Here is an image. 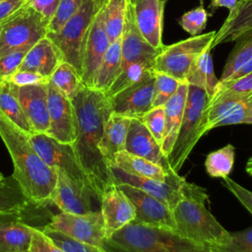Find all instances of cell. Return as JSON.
I'll return each mask as SVG.
<instances>
[{
  "instance_id": "e575fe53",
  "label": "cell",
  "mask_w": 252,
  "mask_h": 252,
  "mask_svg": "<svg viewBox=\"0 0 252 252\" xmlns=\"http://www.w3.org/2000/svg\"><path fill=\"white\" fill-rule=\"evenodd\" d=\"M152 70L153 67L145 62L130 63L121 69L118 76L104 94L107 97H111L141 81Z\"/></svg>"
},
{
  "instance_id": "9c48e42d",
  "label": "cell",
  "mask_w": 252,
  "mask_h": 252,
  "mask_svg": "<svg viewBox=\"0 0 252 252\" xmlns=\"http://www.w3.org/2000/svg\"><path fill=\"white\" fill-rule=\"evenodd\" d=\"M49 21L28 3L0 25V56L29 50L46 36Z\"/></svg>"
},
{
  "instance_id": "91938a15",
  "label": "cell",
  "mask_w": 252,
  "mask_h": 252,
  "mask_svg": "<svg viewBox=\"0 0 252 252\" xmlns=\"http://www.w3.org/2000/svg\"><path fill=\"white\" fill-rule=\"evenodd\" d=\"M0 1H1V0H0Z\"/></svg>"
},
{
  "instance_id": "6da1fadb",
  "label": "cell",
  "mask_w": 252,
  "mask_h": 252,
  "mask_svg": "<svg viewBox=\"0 0 252 252\" xmlns=\"http://www.w3.org/2000/svg\"><path fill=\"white\" fill-rule=\"evenodd\" d=\"M71 101L77 123L76 140L72 146L100 201L102 194L116 185L99 151L105 123L112 113L110 101L103 92L86 86L81 88Z\"/></svg>"
},
{
  "instance_id": "30bf717a",
  "label": "cell",
  "mask_w": 252,
  "mask_h": 252,
  "mask_svg": "<svg viewBox=\"0 0 252 252\" xmlns=\"http://www.w3.org/2000/svg\"><path fill=\"white\" fill-rule=\"evenodd\" d=\"M215 34L216 31H212L164 45L154 60L153 70L185 82L192 63L207 47H211Z\"/></svg>"
},
{
  "instance_id": "f546056e",
  "label": "cell",
  "mask_w": 252,
  "mask_h": 252,
  "mask_svg": "<svg viewBox=\"0 0 252 252\" xmlns=\"http://www.w3.org/2000/svg\"><path fill=\"white\" fill-rule=\"evenodd\" d=\"M121 37L110 42L94 79L93 87L105 93L121 70Z\"/></svg>"
},
{
  "instance_id": "8fae6325",
  "label": "cell",
  "mask_w": 252,
  "mask_h": 252,
  "mask_svg": "<svg viewBox=\"0 0 252 252\" xmlns=\"http://www.w3.org/2000/svg\"><path fill=\"white\" fill-rule=\"evenodd\" d=\"M29 136L34 150L49 167L64 172L72 180L94 192L76 157L72 144L60 143L45 133H33Z\"/></svg>"
},
{
  "instance_id": "ffe728a7",
  "label": "cell",
  "mask_w": 252,
  "mask_h": 252,
  "mask_svg": "<svg viewBox=\"0 0 252 252\" xmlns=\"http://www.w3.org/2000/svg\"><path fill=\"white\" fill-rule=\"evenodd\" d=\"M99 203L106 238L135 220L136 214L132 202L117 185L107 189Z\"/></svg>"
},
{
  "instance_id": "11a10c76",
  "label": "cell",
  "mask_w": 252,
  "mask_h": 252,
  "mask_svg": "<svg viewBox=\"0 0 252 252\" xmlns=\"http://www.w3.org/2000/svg\"><path fill=\"white\" fill-rule=\"evenodd\" d=\"M247 162H249V163H252V157H251V158L248 159V161H247Z\"/></svg>"
},
{
  "instance_id": "7a4b0ae2",
  "label": "cell",
  "mask_w": 252,
  "mask_h": 252,
  "mask_svg": "<svg viewBox=\"0 0 252 252\" xmlns=\"http://www.w3.org/2000/svg\"><path fill=\"white\" fill-rule=\"evenodd\" d=\"M0 138L12 158L13 177L28 200L49 204L57 181V173L34 150L30 136L17 127L0 110Z\"/></svg>"
},
{
  "instance_id": "f1b7e54d",
  "label": "cell",
  "mask_w": 252,
  "mask_h": 252,
  "mask_svg": "<svg viewBox=\"0 0 252 252\" xmlns=\"http://www.w3.org/2000/svg\"><path fill=\"white\" fill-rule=\"evenodd\" d=\"M112 165H115L121 170L135 176L148 177L161 181H165L169 174L174 172L166 171L155 162L142 157L130 154L125 150L115 156L114 163Z\"/></svg>"
},
{
  "instance_id": "f5cc1de1",
  "label": "cell",
  "mask_w": 252,
  "mask_h": 252,
  "mask_svg": "<svg viewBox=\"0 0 252 252\" xmlns=\"http://www.w3.org/2000/svg\"><path fill=\"white\" fill-rule=\"evenodd\" d=\"M252 72V60H250L249 62H247L245 65H243L240 69H238L228 80L226 81H230V80H234V79H237L239 77H242L248 73ZM224 82V81H223Z\"/></svg>"
},
{
  "instance_id": "ac0fdd59",
  "label": "cell",
  "mask_w": 252,
  "mask_h": 252,
  "mask_svg": "<svg viewBox=\"0 0 252 252\" xmlns=\"http://www.w3.org/2000/svg\"><path fill=\"white\" fill-rule=\"evenodd\" d=\"M159 51L154 48L140 32L135 23L132 5L127 0L125 24L121 35V69L133 62H145L153 67L154 60Z\"/></svg>"
},
{
  "instance_id": "6f0895ef",
  "label": "cell",
  "mask_w": 252,
  "mask_h": 252,
  "mask_svg": "<svg viewBox=\"0 0 252 252\" xmlns=\"http://www.w3.org/2000/svg\"><path fill=\"white\" fill-rule=\"evenodd\" d=\"M161 2H163V3H166L167 2V0H160Z\"/></svg>"
},
{
  "instance_id": "db71d44e",
  "label": "cell",
  "mask_w": 252,
  "mask_h": 252,
  "mask_svg": "<svg viewBox=\"0 0 252 252\" xmlns=\"http://www.w3.org/2000/svg\"><path fill=\"white\" fill-rule=\"evenodd\" d=\"M246 171H247V173H249L252 176V163L247 162V164H246Z\"/></svg>"
},
{
  "instance_id": "9a60e30c",
  "label": "cell",
  "mask_w": 252,
  "mask_h": 252,
  "mask_svg": "<svg viewBox=\"0 0 252 252\" xmlns=\"http://www.w3.org/2000/svg\"><path fill=\"white\" fill-rule=\"evenodd\" d=\"M155 72L150 71L141 81L108 97L112 112L130 118H142L153 108Z\"/></svg>"
},
{
  "instance_id": "c3c4849f",
  "label": "cell",
  "mask_w": 252,
  "mask_h": 252,
  "mask_svg": "<svg viewBox=\"0 0 252 252\" xmlns=\"http://www.w3.org/2000/svg\"><path fill=\"white\" fill-rule=\"evenodd\" d=\"M8 81L13 83L17 87L36 85V84H42V83L48 82V80H46L41 75L32 71H28V70H17L14 74L11 75Z\"/></svg>"
},
{
  "instance_id": "52a82bcc",
  "label": "cell",
  "mask_w": 252,
  "mask_h": 252,
  "mask_svg": "<svg viewBox=\"0 0 252 252\" xmlns=\"http://www.w3.org/2000/svg\"><path fill=\"white\" fill-rule=\"evenodd\" d=\"M105 0H85L81 8L56 32H47L63 58L82 75V63L87 36L96 14Z\"/></svg>"
},
{
  "instance_id": "ba28073f",
  "label": "cell",
  "mask_w": 252,
  "mask_h": 252,
  "mask_svg": "<svg viewBox=\"0 0 252 252\" xmlns=\"http://www.w3.org/2000/svg\"><path fill=\"white\" fill-rule=\"evenodd\" d=\"M115 184H128L158 199L171 210L183 199H194L205 203L209 197L206 190L187 182L176 172H171L165 181L129 174L115 165L109 166Z\"/></svg>"
},
{
  "instance_id": "d6a6232c",
  "label": "cell",
  "mask_w": 252,
  "mask_h": 252,
  "mask_svg": "<svg viewBox=\"0 0 252 252\" xmlns=\"http://www.w3.org/2000/svg\"><path fill=\"white\" fill-rule=\"evenodd\" d=\"M49 82L68 98L72 99L85 86L76 68L66 61H62L52 73Z\"/></svg>"
},
{
  "instance_id": "5bb4252c",
  "label": "cell",
  "mask_w": 252,
  "mask_h": 252,
  "mask_svg": "<svg viewBox=\"0 0 252 252\" xmlns=\"http://www.w3.org/2000/svg\"><path fill=\"white\" fill-rule=\"evenodd\" d=\"M47 87L49 128L45 134L60 143L73 144L77 135V123L72 101L49 81Z\"/></svg>"
},
{
  "instance_id": "9f6ffc18",
  "label": "cell",
  "mask_w": 252,
  "mask_h": 252,
  "mask_svg": "<svg viewBox=\"0 0 252 252\" xmlns=\"http://www.w3.org/2000/svg\"><path fill=\"white\" fill-rule=\"evenodd\" d=\"M3 177H4V176H3V174L0 172V179H1V178H3Z\"/></svg>"
},
{
  "instance_id": "b9f144b4",
  "label": "cell",
  "mask_w": 252,
  "mask_h": 252,
  "mask_svg": "<svg viewBox=\"0 0 252 252\" xmlns=\"http://www.w3.org/2000/svg\"><path fill=\"white\" fill-rule=\"evenodd\" d=\"M141 120L161 147L165 129V114L163 106H155L151 108L141 118Z\"/></svg>"
},
{
  "instance_id": "7dc6e473",
  "label": "cell",
  "mask_w": 252,
  "mask_h": 252,
  "mask_svg": "<svg viewBox=\"0 0 252 252\" xmlns=\"http://www.w3.org/2000/svg\"><path fill=\"white\" fill-rule=\"evenodd\" d=\"M223 185L228 189L234 197L242 204V206L252 215V191L241 186L229 177L223 178Z\"/></svg>"
},
{
  "instance_id": "bcb514c9",
  "label": "cell",
  "mask_w": 252,
  "mask_h": 252,
  "mask_svg": "<svg viewBox=\"0 0 252 252\" xmlns=\"http://www.w3.org/2000/svg\"><path fill=\"white\" fill-rule=\"evenodd\" d=\"M31 252H66L53 241H51L41 230L35 227L33 229L32 243L30 247Z\"/></svg>"
},
{
  "instance_id": "e0dca14e",
  "label": "cell",
  "mask_w": 252,
  "mask_h": 252,
  "mask_svg": "<svg viewBox=\"0 0 252 252\" xmlns=\"http://www.w3.org/2000/svg\"><path fill=\"white\" fill-rule=\"evenodd\" d=\"M55 171L57 181L50 203L63 213L80 215L94 211L93 210V200L99 202L95 193L91 188L72 180L64 172Z\"/></svg>"
},
{
  "instance_id": "484cf974",
  "label": "cell",
  "mask_w": 252,
  "mask_h": 252,
  "mask_svg": "<svg viewBox=\"0 0 252 252\" xmlns=\"http://www.w3.org/2000/svg\"><path fill=\"white\" fill-rule=\"evenodd\" d=\"M130 122V117L112 112L105 123L99 151L108 166L114 163L115 156L125 150Z\"/></svg>"
},
{
  "instance_id": "277c9868",
  "label": "cell",
  "mask_w": 252,
  "mask_h": 252,
  "mask_svg": "<svg viewBox=\"0 0 252 252\" xmlns=\"http://www.w3.org/2000/svg\"><path fill=\"white\" fill-rule=\"evenodd\" d=\"M209 100V95L205 90L188 85L182 122L173 148L167 156L169 166L176 173L181 169L197 142L207 133L206 108Z\"/></svg>"
},
{
  "instance_id": "60d3db41",
  "label": "cell",
  "mask_w": 252,
  "mask_h": 252,
  "mask_svg": "<svg viewBox=\"0 0 252 252\" xmlns=\"http://www.w3.org/2000/svg\"><path fill=\"white\" fill-rule=\"evenodd\" d=\"M209 14L204 7L203 0H200V5L184 13L178 20L180 27L187 32L191 36L201 34L207 26Z\"/></svg>"
},
{
  "instance_id": "7c38bea8",
  "label": "cell",
  "mask_w": 252,
  "mask_h": 252,
  "mask_svg": "<svg viewBox=\"0 0 252 252\" xmlns=\"http://www.w3.org/2000/svg\"><path fill=\"white\" fill-rule=\"evenodd\" d=\"M47 225L78 241L97 247H102L106 239L100 211L80 215L60 212L51 217Z\"/></svg>"
},
{
  "instance_id": "8992f818",
  "label": "cell",
  "mask_w": 252,
  "mask_h": 252,
  "mask_svg": "<svg viewBox=\"0 0 252 252\" xmlns=\"http://www.w3.org/2000/svg\"><path fill=\"white\" fill-rule=\"evenodd\" d=\"M172 212L175 231L189 240L210 246L223 244L230 236V232L208 211L205 203L194 199H183Z\"/></svg>"
},
{
  "instance_id": "74e56055",
  "label": "cell",
  "mask_w": 252,
  "mask_h": 252,
  "mask_svg": "<svg viewBox=\"0 0 252 252\" xmlns=\"http://www.w3.org/2000/svg\"><path fill=\"white\" fill-rule=\"evenodd\" d=\"M41 230L51 241H53L66 252H107L102 247H97L78 241L58 230L49 227L48 225H45L43 228H41Z\"/></svg>"
},
{
  "instance_id": "f907efd6",
  "label": "cell",
  "mask_w": 252,
  "mask_h": 252,
  "mask_svg": "<svg viewBox=\"0 0 252 252\" xmlns=\"http://www.w3.org/2000/svg\"><path fill=\"white\" fill-rule=\"evenodd\" d=\"M29 0H1L0 1V25L23 8Z\"/></svg>"
},
{
  "instance_id": "4316f807",
  "label": "cell",
  "mask_w": 252,
  "mask_h": 252,
  "mask_svg": "<svg viewBox=\"0 0 252 252\" xmlns=\"http://www.w3.org/2000/svg\"><path fill=\"white\" fill-rule=\"evenodd\" d=\"M188 84L186 82H182L179 85L176 93L163 105L165 114V129L161 150L166 158L171 152L179 132L185 108Z\"/></svg>"
},
{
  "instance_id": "d4e9b609",
  "label": "cell",
  "mask_w": 252,
  "mask_h": 252,
  "mask_svg": "<svg viewBox=\"0 0 252 252\" xmlns=\"http://www.w3.org/2000/svg\"><path fill=\"white\" fill-rule=\"evenodd\" d=\"M62 61L63 58L58 48L45 36L28 50L18 70L35 72L49 81L52 73Z\"/></svg>"
},
{
  "instance_id": "7402d4cb",
  "label": "cell",
  "mask_w": 252,
  "mask_h": 252,
  "mask_svg": "<svg viewBox=\"0 0 252 252\" xmlns=\"http://www.w3.org/2000/svg\"><path fill=\"white\" fill-rule=\"evenodd\" d=\"M47 83L18 89L21 106L33 133H46L49 128Z\"/></svg>"
},
{
  "instance_id": "ee69618b",
  "label": "cell",
  "mask_w": 252,
  "mask_h": 252,
  "mask_svg": "<svg viewBox=\"0 0 252 252\" xmlns=\"http://www.w3.org/2000/svg\"><path fill=\"white\" fill-rule=\"evenodd\" d=\"M252 93V72L234 80L219 82L214 96L220 94H247ZM213 96V97H214Z\"/></svg>"
},
{
  "instance_id": "d590c367",
  "label": "cell",
  "mask_w": 252,
  "mask_h": 252,
  "mask_svg": "<svg viewBox=\"0 0 252 252\" xmlns=\"http://www.w3.org/2000/svg\"><path fill=\"white\" fill-rule=\"evenodd\" d=\"M250 60H252V35L236 41L234 48L225 61L219 81L223 82L228 80L238 69Z\"/></svg>"
},
{
  "instance_id": "816d5d0a",
  "label": "cell",
  "mask_w": 252,
  "mask_h": 252,
  "mask_svg": "<svg viewBox=\"0 0 252 252\" xmlns=\"http://www.w3.org/2000/svg\"><path fill=\"white\" fill-rule=\"evenodd\" d=\"M238 0H211L210 6L209 8L212 10L211 15L219 8H227L228 11L230 12L231 10H233L237 4Z\"/></svg>"
},
{
  "instance_id": "5b68a950",
  "label": "cell",
  "mask_w": 252,
  "mask_h": 252,
  "mask_svg": "<svg viewBox=\"0 0 252 252\" xmlns=\"http://www.w3.org/2000/svg\"><path fill=\"white\" fill-rule=\"evenodd\" d=\"M46 206L28 201L19 209L0 213V252L29 251L33 229L43 228L53 216Z\"/></svg>"
},
{
  "instance_id": "44dd1931",
  "label": "cell",
  "mask_w": 252,
  "mask_h": 252,
  "mask_svg": "<svg viewBox=\"0 0 252 252\" xmlns=\"http://www.w3.org/2000/svg\"><path fill=\"white\" fill-rule=\"evenodd\" d=\"M133 8L135 23L144 38L157 50L162 42V22L165 3L160 0H128Z\"/></svg>"
},
{
  "instance_id": "603a6c76",
  "label": "cell",
  "mask_w": 252,
  "mask_h": 252,
  "mask_svg": "<svg viewBox=\"0 0 252 252\" xmlns=\"http://www.w3.org/2000/svg\"><path fill=\"white\" fill-rule=\"evenodd\" d=\"M125 151L149 159L166 171H172L160 145L140 118H131L126 137Z\"/></svg>"
},
{
  "instance_id": "7bdbcfd3",
  "label": "cell",
  "mask_w": 252,
  "mask_h": 252,
  "mask_svg": "<svg viewBox=\"0 0 252 252\" xmlns=\"http://www.w3.org/2000/svg\"><path fill=\"white\" fill-rule=\"evenodd\" d=\"M85 0H60L56 13L49 22L48 32H58L64 24L81 8Z\"/></svg>"
},
{
  "instance_id": "681fc988",
  "label": "cell",
  "mask_w": 252,
  "mask_h": 252,
  "mask_svg": "<svg viewBox=\"0 0 252 252\" xmlns=\"http://www.w3.org/2000/svg\"><path fill=\"white\" fill-rule=\"evenodd\" d=\"M60 0H29L28 4L49 22L57 11Z\"/></svg>"
},
{
  "instance_id": "836d02e7",
  "label": "cell",
  "mask_w": 252,
  "mask_h": 252,
  "mask_svg": "<svg viewBox=\"0 0 252 252\" xmlns=\"http://www.w3.org/2000/svg\"><path fill=\"white\" fill-rule=\"evenodd\" d=\"M235 149L231 144L211 152L206 157L205 168L207 173L214 178L228 177L234 164Z\"/></svg>"
},
{
  "instance_id": "f6af8a7d",
  "label": "cell",
  "mask_w": 252,
  "mask_h": 252,
  "mask_svg": "<svg viewBox=\"0 0 252 252\" xmlns=\"http://www.w3.org/2000/svg\"><path fill=\"white\" fill-rule=\"evenodd\" d=\"M28 50H19L0 56V84L8 81L20 67Z\"/></svg>"
},
{
  "instance_id": "4dcf8cb0",
  "label": "cell",
  "mask_w": 252,
  "mask_h": 252,
  "mask_svg": "<svg viewBox=\"0 0 252 252\" xmlns=\"http://www.w3.org/2000/svg\"><path fill=\"white\" fill-rule=\"evenodd\" d=\"M18 89L13 83L6 81L0 84V110L17 127L26 134H33L31 125L21 106Z\"/></svg>"
},
{
  "instance_id": "ab89813d",
  "label": "cell",
  "mask_w": 252,
  "mask_h": 252,
  "mask_svg": "<svg viewBox=\"0 0 252 252\" xmlns=\"http://www.w3.org/2000/svg\"><path fill=\"white\" fill-rule=\"evenodd\" d=\"M211 252H252V226L237 232H230L223 244L210 245Z\"/></svg>"
},
{
  "instance_id": "cb8c5ba5",
  "label": "cell",
  "mask_w": 252,
  "mask_h": 252,
  "mask_svg": "<svg viewBox=\"0 0 252 252\" xmlns=\"http://www.w3.org/2000/svg\"><path fill=\"white\" fill-rule=\"evenodd\" d=\"M252 35V0H238L217 32L211 49L226 42L237 41Z\"/></svg>"
},
{
  "instance_id": "4fadbf2b",
  "label": "cell",
  "mask_w": 252,
  "mask_h": 252,
  "mask_svg": "<svg viewBox=\"0 0 252 252\" xmlns=\"http://www.w3.org/2000/svg\"><path fill=\"white\" fill-rule=\"evenodd\" d=\"M206 113V132L220 126L252 124V93L214 96L209 100Z\"/></svg>"
},
{
  "instance_id": "3957f363",
  "label": "cell",
  "mask_w": 252,
  "mask_h": 252,
  "mask_svg": "<svg viewBox=\"0 0 252 252\" xmlns=\"http://www.w3.org/2000/svg\"><path fill=\"white\" fill-rule=\"evenodd\" d=\"M107 252H211L210 247L189 240L175 230L131 221L105 239Z\"/></svg>"
},
{
  "instance_id": "83f0119b",
  "label": "cell",
  "mask_w": 252,
  "mask_h": 252,
  "mask_svg": "<svg viewBox=\"0 0 252 252\" xmlns=\"http://www.w3.org/2000/svg\"><path fill=\"white\" fill-rule=\"evenodd\" d=\"M211 51L212 49L209 46L198 55L192 63L185 79L188 85H193L205 90L210 99L214 96L220 82L215 75Z\"/></svg>"
},
{
  "instance_id": "8d00e7d4",
  "label": "cell",
  "mask_w": 252,
  "mask_h": 252,
  "mask_svg": "<svg viewBox=\"0 0 252 252\" xmlns=\"http://www.w3.org/2000/svg\"><path fill=\"white\" fill-rule=\"evenodd\" d=\"M28 201L13 175L0 179V213L23 207Z\"/></svg>"
},
{
  "instance_id": "f35d334b",
  "label": "cell",
  "mask_w": 252,
  "mask_h": 252,
  "mask_svg": "<svg viewBox=\"0 0 252 252\" xmlns=\"http://www.w3.org/2000/svg\"><path fill=\"white\" fill-rule=\"evenodd\" d=\"M181 83L182 82L174 79L169 75L159 73V72H155V90H154L153 107L163 106L169 100V98L176 93Z\"/></svg>"
},
{
  "instance_id": "2e32d148",
  "label": "cell",
  "mask_w": 252,
  "mask_h": 252,
  "mask_svg": "<svg viewBox=\"0 0 252 252\" xmlns=\"http://www.w3.org/2000/svg\"><path fill=\"white\" fill-rule=\"evenodd\" d=\"M130 199L135 208V221L148 225L175 230L172 210L158 199L128 184L117 185Z\"/></svg>"
},
{
  "instance_id": "1f68e13d",
  "label": "cell",
  "mask_w": 252,
  "mask_h": 252,
  "mask_svg": "<svg viewBox=\"0 0 252 252\" xmlns=\"http://www.w3.org/2000/svg\"><path fill=\"white\" fill-rule=\"evenodd\" d=\"M127 0H105L102 6L103 26L110 42L117 40L122 35Z\"/></svg>"
},
{
  "instance_id": "d6986e66",
  "label": "cell",
  "mask_w": 252,
  "mask_h": 252,
  "mask_svg": "<svg viewBox=\"0 0 252 252\" xmlns=\"http://www.w3.org/2000/svg\"><path fill=\"white\" fill-rule=\"evenodd\" d=\"M101 9L92 23L83 54L81 78L83 84L89 88L93 87L96 71L110 44V40L104 30Z\"/></svg>"
},
{
  "instance_id": "680465c9",
  "label": "cell",
  "mask_w": 252,
  "mask_h": 252,
  "mask_svg": "<svg viewBox=\"0 0 252 252\" xmlns=\"http://www.w3.org/2000/svg\"><path fill=\"white\" fill-rule=\"evenodd\" d=\"M26 252H31V251H30V250H29V251H26Z\"/></svg>"
}]
</instances>
